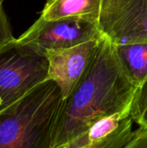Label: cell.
Instances as JSON below:
<instances>
[{
	"mask_svg": "<svg viewBox=\"0 0 147 148\" xmlns=\"http://www.w3.org/2000/svg\"><path fill=\"white\" fill-rule=\"evenodd\" d=\"M52 1H53V0H47V1H46V3H51Z\"/></svg>",
	"mask_w": 147,
	"mask_h": 148,
	"instance_id": "5bb4252c",
	"label": "cell"
},
{
	"mask_svg": "<svg viewBox=\"0 0 147 148\" xmlns=\"http://www.w3.org/2000/svg\"><path fill=\"white\" fill-rule=\"evenodd\" d=\"M103 37L95 24L79 17L47 20L40 17L18 38L16 43L45 56L49 50L71 48Z\"/></svg>",
	"mask_w": 147,
	"mask_h": 148,
	"instance_id": "277c9868",
	"label": "cell"
},
{
	"mask_svg": "<svg viewBox=\"0 0 147 148\" xmlns=\"http://www.w3.org/2000/svg\"><path fill=\"white\" fill-rule=\"evenodd\" d=\"M130 116L138 127L147 128V77L136 90L130 108Z\"/></svg>",
	"mask_w": 147,
	"mask_h": 148,
	"instance_id": "30bf717a",
	"label": "cell"
},
{
	"mask_svg": "<svg viewBox=\"0 0 147 148\" xmlns=\"http://www.w3.org/2000/svg\"><path fill=\"white\" fill-rule=\"evenodd\" d=\"M137 88L116 46L103 36L88 69L63 101L55 125L54 148L82 135L105 118L118 114L129 116Z\"/></svg>",
	"mask_w": 147,
	"mask_h": 148,
	"instance_id": "6da1fadb",
	"label": "cell"
},
{
	"mask_svg": "<svg viewBox=\"0 0 147 148\" xmlns=\"http://www.w3.org/2000/svg\"><path fill=\"white\" fill-rule=\"evenodd\" d=\"M11 27L4 12L3 5L0 6V52L16 42Z\"/></svg>",
	"mask_w": 147,
	"mask_h": 148,
	"instance_id": "8fae6325",
	"label": "cell"
},
{
	"mask_svg": "<svg viewBox=\"0 0 147 148\" xmlns=\"http://www.w3.org/2000/svg\"><path fill=\"white\" fill-rule=\"evenodd\" d=\"M63 101L59 86L47 80L0 113V148H54Z\"/></svg>",
	"mask_w": 147,
	"mask_h": 148,
	"instance_id": "7a4b0ae2",
	"label": "cell"
},
{
	"mask_svg": "<svg viewBox=\"0 0 147 148\" xmlns=\"http://www.w3.org/2000/svg\"><path fill=\"white\" fill-rule=\"evenodd\" d=\"M3 1H4V0H0V6H2V5H3Z\"/></svg>",
	"mask_w": 147,
	"mask_h": 148,
	"instance_id": "4fadbf2b",
	"label": "cell"
},
{
	"mask_svg": "<svg viewBox=\"0 0 147 148\" xmlns=\"http://www.w3.org/2000/svg\"><path fill=\"white\" fill-rule=\"evenodd\" d=\"M125 148H147V128L139 127L138 134Z\"/></svg>",
	"mask_w": 147,
	"mask_h": 148,
	"instance_id": "7c38bea8",
	"label": "cell"
},
{
	"mask_svg": "<svg viewBox=\"0 0 147 148\" xmlns=\"http://www.w3.org/2000/svg\"><path fill=\"white\" fill-rule=\"evenodd\" d=\"M134 122L131 116L125 118L120 125L108 135L96 140L87 147L79 148H125L138 134L139 127L134 129ZM57 148H67L60 147Z\"/></svg>",
	"mask_w": 147,
	"mask_h": 148,
	"instance_id": "9c48e42d",
	"label": "cell"
},
{
	"mask_svg": "<svg viewBox=\"0 0 147 148\" xmlns=\"http://www.w3.org/2000/svg\"><path fill=\"white\" fill-rule=\"evenodd\" d=\"M128 75L139 87L147 77V43L115 45Z\"/></svg>",
	"mask_w": 147,
	"mask_h": 148,
	"instance_id": "ba28073f",
	"label": "cell"
},
{
	"mask_svg": "<svg viewBox=\"0 0 147 148\" xmlns=\"http://www.w3.org/2000/svg\"><path fill=\"white\" fill-rule=\"evenodd\" d=\"M46 56L16 42L0 52V113L48 80Z\"/></svg>",
	"mask_w": 147,
	"mask_h": 148,
	"instance_id": "3957f363",
	"label": "cell"
},
{
	"mask_svg": "<svg viewBox=\"0 0 147 148\" xmlns=\"http://www.w3.org/2000/svg\"><path fill=\"white\" fill-rule=\"evenodd\" d=\"M102 38L45 53L49 61L48 80L59 86L64 100L74 91L88 69Z\"/></svg>",
	"mask_w": 147,
	"mask_h": 148,
	"instance_id": "8992f818",
	"label": "cell"
},
{
	"mask_svg": "<svg viewBox=\"0 0 147 148\" xmlns=\"http://www.w3.org/2000/svg\"><path fill=\"white\" fill-rule=\"evenodd\" d=\"M99 29L114 45L147 43V0H102Z\"/></svg>",
	"mask_w": 147,
	"mask_h": 148,
	"instance_id": "5b68a950",
	"label": "cell"
},
{
	"mask_svg": "<svg viewBox=\"0 0 147 148\" xmlns=\"http://www.w3.org/2000/svg\"><path fill=\"white\" fill-rule=\"evenodd\" d=\"M102 0H53L45 3L41 16L47 20L79 17L99 27Z\"/></svg>",
	"mask_w": 147,
	"mask_h": 148,
	"instance_id": "52a82bcc",
	"label": "cell"
}]
</instances>
